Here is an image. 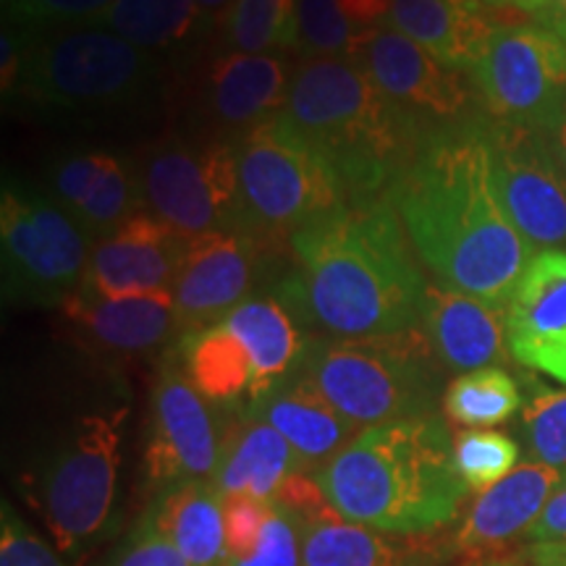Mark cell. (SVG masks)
Here are the masks:
<instances>
[{"mask_svg":"<svg viewBox=\"0 0 566 566\" xmlns=\"http://www.w3.org/2000/svg\"><path fill=\"white\" fill-rule=\"evenodd\" d=\"M271 512V501L252 499V495H223V527L229 558H244L258 548Z\"/></svg>","mask_w":566,"mask_h":566,"instance_id":"cell-38","label":"cell"},{"mask_svg":"<svg viewBox=\"0 0 566 566\" xmlns=\"http://www.w3.org/2000/svg\"><path fill=\"white\" fill-rule=\"evenodd\" d=\"M11 3V0H3V9H6V6H9Z\"/></svg>","mask_w":566,"mask_h":566,"instance_id":"cell-53","label":"cell"},{"mask_svg":"<svg viewBox=\"0 0 566 566\" xmlns=\"http://www.w3.org/2000/svg\"><path fill=\"white\" fill-rule=\"evenodd\" d=\"M116 0H11L6 17L27 30H48V27L87 24L97 19Z\"/></svg>","mask_w":566,"mask_h":566,"instance_id":"cell-37","label":"cell"},{"mask_svg":"<svg viewBox=\"0 0 566 566\" xmlns=\"http://www.w3.org/2000/svg\"><path fill=\"white\" fill-rule=\"evenodd\" d=\"M475 566H520V564H509V562H485V564H475Z\"/></svg>","mask_w":566,"mask_h":566,"instance_id":"cell-51","label":"cell"},{"mask_svg":"<svg viewBox=\"0 0 566 566\" xmlns=\"http://www.w3.org/2000/svg\"><path fill=\"white\" fill-rule=\"evenodd\" d=\"M527 541L533 546H551L566 543V483L551 495L548 506L537 516V522L527 530Z\"/></svg>","mask_w":566,"mask_h":566,"instance_id":"cell-42","label":"cell"},{"mask_svg":"<svg viewBox=\"0 0 566 566\" xmlns=\"http://www.w3.org/2000/svg\"><path fill=\"white\" fill-rule=\"evenodd\" d=\"M142 205V189L132 181L129 168L124 166L116 155H111L108 166L101 179H97L92 192L87 195L80 208L71 212L76 223L84 231L97 233V237H108L118 226L137 216Z\"/></svg>","mask_w":566,"mask_h":566,"instance_id":"cell-33","label":"cell"},{"mask_svg":"<svg viewBox=\"0 0 566 566\" xmlns=\"http://www.w3.org/2000/svg\"><path fill=\"white\" fill-rule=\"evenodd\" d=\"M520 405V386L501 367H480L459 375L443 394L446 417L467 428H491L506 422Z\"/></svg>","mask_w":566,"mask_h":566,"instance_id":"cell-31","label":"cell"},{"mask_svg":"<svg viewBox=\"0 0 566 566\" xmlns=\"http://www.w3.org/2000/svg\"><path fill=\"white\" fill-rule=\"evenodd\" d=\"M506 346L520 365L566 384V252L535 254L504 307Z\"/></svg>","mask_w":566,"mask_h":566,"instance_id":"cell-17","label":"cell"},{"mask_svg":"<svg viewBox=\"0 0 566 566\" xmlns=\"http://www.w3.org/2000/svg\"><path fill=\"white\" fill-rule=\"evenodd\" d=\"M179 359L210 405L239 407L252 396V359L226 323L181 336Z\"/></svg>","mask_w":566,"mask_h":566,"instance_id":"cell-28","label":"cell"},{"mask_svg":"<svg viewBox=\"0 0 566 566\" xmlns=\"http://www.w3.org/2000/svg\"><path fill=\"white\" fill-rule=\"evenodd\" d=\"M294 472H307L279 430L242 412L221 433V454L212 485L223 495H252L273 501Z\"/></svg>","mask_w":566,"mask_h":566,"instance_id":"cell-23","label":"cell"},{"mask_svg":"<svg viewBox=\"0 0 566 566\" xmlns=\"http://www.w3.org/2000/svg\"><path fill=\"white\" fill-rule=\"evenodd\" d=\"M541 19L543 27H548V30H554L566 40V0H554V3L541 13Z\"/></svg>","mask_w":566,"mask_h":566,"instance_id":"cell-45","label":"cell"},{"mask_svg":"<svg viewBox=\"0 0 566 566\" xmlns=\"http://www.w3.org/2000/svg\"><path fill=\"white\" fill-rule=\"evenodd\" d=\"M158 527L192 566H226L223 493L212 483H189L158 495L150 506Z\"/></svg>","mask_w":566,"mask_h":566,"instance_id":"cell-27","label":"cell"},{"mask_svg":"<svg viewBox=\"0 0 566 566\" xmlns=\"http://www.w3.org/2000/svg\"><path fill=\"white\" fill-rule=\"evenodd\" d=\"M139 189L153 216L189 242L218 231H242L237 147L163 142L147 155Z\"/></svg>","mask_w":566,"mask_h":566,"instance_id":"cell-10","label":"cell"},{"mask_svg":"<svg viewBox=\"0 0 566 566\" xmlns=\"http://www.w3.org/2000/svg\"><path fill=\"white\" fill-rule=\"evenodd\" d=\"M493 187L509 221L533 247L566 244V171L546 134L506 122H478Z\"/></svg>","mask_w":566,"mask_h":566,"instance_id":"cell-12","label":"cell"},{"mask_svg":"<svg viewBox=\"0 0 566 566\" xmlns=\"http://www.w3.org/2000/svg\"><path fill=\"white\" fill-rule=\"evenodd\" d=\"M504 3V9H520V11H527V13H543L548 9L554 0H501Z\"/></svg>","mask_w":566,"mask_h":566,"instance_id":"cell-48","label":"cell"},{"mask_svg":"<svg viewBox=\"0 0 566 566\" xmlns=\"http://www.w3.org/2000/svg\"><path fill=\"white\" fill-rule=\"evenodd\" d=\"M525 433L537 462L566 472V391L535 388L525 407Z\"/></svg>","mask_w":566,"mask_h":566,"instance_id":"cell-35","label":"cell"},{"mask_svg":"<svg viewBox=\"0 0 566 566\" xmlns=\"http://www.w3.org/2000/svg\"><path fill=\"white\" fill-rule=\"evenodd\" d=\"M281 113L328 155L346 202L388 197L428 132L349 59L300 63Z\"/></svg>","mask_w":566,"mask_h":566,"instance_id":"cell-4","label":"cell"},{"mask_svg":"<svg viewBox=\"0 0 566 566\" xmlns=\"http://www.w3.org/2000/svg\"><path fill=\"white\" fill-rule=\"evenodd\" d=\"M289 84L292 74L279 55H221L210 71L212 113L223 124L254 126L283 111Z\"/></svg>","mask_w":566,"mask_h":566,"instance_id":"cell-25","label":"cell"},{"mask_svg":"<svg viewBox=\"0 0 566 566\" xmlns=\"http://www.w3.org/2000/svg\"><path fill=\"white\" fill-rule=\"evenodd\" d=\"M438 363L451 370H480L506 357L504 310L446 283H428L420 317Z\"/></svg>","mask_w":566,"mask_h":566,"instance_id":"cell-21","label":"cell"},{"mask_svg":"<svg viewBox=\"0 0 566 566\" xmlns=\"http://www.w3.org/2000/svg\"><path fill=\"white\" fill-rule=\"evenodd\" d=\"M265 244L242 231H218L189 242L174 283L176 325L181 336L221 323L250 300Z\"/></svg>","mask_w":566,"mask_h":566,"instance_id":"cell-14","label":"cell"},{"mask_svg":"<svg viewBox=\"0 0 566 566\" xmlns=\"http://www.w3.org/2000/svg\"><path fill=\"white\" fill-rule=\"evenodd\" d=\"M195 3L205 17V21H212V24H223L226 13L231 11L233 0H195Z\"/></svg>","mask_w":566,"mask_h":566,"instance_id":"cell-47","label":"cell"},{"mask_svg":"<svg viewBox=\"0 0 566 566\" xmlns=\"http://www.w3.org/2000/svg\"><path fill=\"white\" fill-rule=\"evenodd\" d=\"M533 566H566V562H558V558H541V556H533Z\"/></svg>","mask_w":566,"mask_h":566,"instance_id":"cell-50","label":"cell"},{"mask_svg":"<svg viewBox=\"0 0 566 566\" xmlns=\"http://www.w3.org/2000/svg\"><path fill=\"white\" fill-rule=\"evenodd\" d=\"M108 160V153H80L55 163L51 168L53 202L71 216V212L87 200V195L103 176Z\"/></svg>","mask_w":566,"mask_h":566,"instance_id":"cell-39","label":"cell"},{"mask_svg":"<svg viewBox=\"0 0 566 566\" xmlns=\"http://www.w3.org/2000/svg\"><path fill=\"white\" fill-rule=\"evenodd\" d=\"M300 48L296 51L313 59H349L359 30L342 11L338 0H300Z\"/></svg>","mask_w":566,"mask_h":566,"instance_id":"cell-34","label":"cell"},{"mask_svg":"<svg viewBox=\"0 0 566 566\" xmlns=\"http://www.w3.org/2000/svg\"><path fill=\"white\" fill-rule=\"evenodd\" d=\"M300 0H233L223 19L233 53L268 55L300 48Z\"/></svg>","mask_w":566,"mask_h":566,"instance_id":"cell-30","label":"cell"},{"mask_svg":"<svg viewBox=\"0 0 566 566\" xmlns=\"http://www.w3.org/2000/svg\"><path fill=\"white\" fill-rule=\"evenodd\" d=\"M296 530L302 566H433L436 562L422 541L378 533L344 516L315 520Z\"/></svg>","mask_w":566,"mask_h":566,"instance_id":"cell-26","label":"cell"},{"mask_svg":"<svg viewBox=\"0 0 566 566\" xmlns=\"http://www.w3.org/2000/svg\"><path fill=\"white\" fill-rule=\"evenodd\" d=\"M294 271L275 300L317 338H370L417 328L424 283L388 197L346 202L289 239Z\"/></svg>","mask_w":566,"mask_h":566,"instance_id":"cell-2","label":"cell"},{"mask_svg":"<svg viewBox=\"0 0 566 566\" xmlns=\"http://www.w3.org/2000/svg\"><path fill=\"white\" fill-rule=\"evenodd\" d=\"M221 323L237 334L252 359L250 405L294 375L307 349L300 323L273 294L250 296Z\"/></svg>","mask_w":566,"mask_h":566,"instance_id":"cell-24","label":"cell"},{"mask_svg":"<svg viewBox=\"0 0 566 566\" xmlns=\"http://www.w3.org/2000/svg\"><path fill=\"white\" fill-rule=\"evenodd\" d=\"M485 6H491V9H504V3L501 0H483Z\"/></svg>","mask_w":566,"mask_h":566,"instance_id":"cell-52","label":"cell"},{"mask_svg":"<svg viewBox=\"0 0 566 566\" xmlns=\"http://www.w3.org/2000/svg\"><path fill=\"white\" fill-rule=\"evenodd\" d=\"M27 40L21 38L17 30L6 27L3 38H0V76H3V92H17L19 76H21V61H24Z\"/></svg>","mask_w":566,"mask_h":566,"instance_id":"cell-43","label":"cell"},{"mask_svg":"<svg viewBox=\"0 0 566 566\" xmlns=\"http://www.w3.org/2000/svg\"><path fill=\"white\" fill-rule=\"evenodd\" d=\"M61 310L84 344L116 357L153 352L166 344L174 331L179 334L174 292L129 296L76 292L61 304Z\"/></svg>","mask_w":566,"mask_h":566,"instance_id":"cell-19","label":"cell"},{"mask_svg":"<svg viewBox=\"0 0 566 566\" xmlns=\"http://www.w3.org/2000/svg\"><path fill=\"white\" fill-rule=\"evenodd\" d=\"M244 412L279 430L307 472H321L365 430L338 412L300 367Z\"/></svg>","mask_w":566,"mask_h":566,"instance_id":"cell-20","label":"cell"},{"mask_svg":"<svg viewBox=\"0 0 566 566\" xmlns=\"http://www.w3.org/2000/svg\"><path fill=\"white\" fill-rule=\"evenodd\" d=\"M520 462V446L501 430L467 428L454 436V464L470 491L483 493L514 472Z\"/></svg>","mask_w":566,"mask_h":566,"instance_id":"cell-32","label":"cell"},{"mask_svg":"<svg viewBox=\"0 0 566 566\" xmlns=\"http://www.w3.org/2000/svg\"><path fill=\"white\" fill-rule=\"evenodd\" d=\"M0 566H66L42 537L32 533L13 509L3 506L0 525Z\"/></svg>","mask_w":566,"mask_h":566,"instance_id":"cell-41","label":"cell"},{"mask_svg":"<svg viewBox=\"0 0 566 566\" xmlns=\"http://www.w3.org/2000/svg\"><path fill=\"white\" fill-rule=\"evenodd\" d=\"M101 566H192L181 556V551L168 541L155 522L150 509L129 530V535L111 551Z\"/></svg>","mask_w":566,"mask_h":566,"instance_id":"cell-36","label":"cell"},{"mask_svg":"<svg viewBox=\"0 0 566 566\" xmlns=\"http://www.w3.org/2000/svg\"><path fill=\"white\" fill-rule=\"evenodd\" d=\"M566 483V472L543 462H525L472 501L457 533V551L470 562H495L514 537L527 535L551 495Z\"/></svg>","mask_w":566,"mask_h":566,"instance_id":"cell-18","label":"cell"},{"mask_svg":"<svg viewBox=\"0 0 566 566\" xmlns=\"http://www.w3.org/2000/svg\"><path fill=\"white\" fill-rule=\"evenodd\" d=\"M338 6L359 32L384 27L391 13V0H338Z\"/></svg>","mask_w":566,"mask_h":566,"instance_id":"cell-44","label":"cell"},{"mask_svg":"<svg viewBox=\"0 0 566 566\" xmlns=\"http://www.w3.org/2000/svg\"><path fill=\"white\" fill-rule=\"evenodd\" d=\"M6 300L55 307L80 292L87 273V233L45 197L6 187L0 200Z\"/></svg>","mask_w":566,"mask_h":566,"instance_id":"cell-9","label":"cell"},{"mask_svg":"<svg viewBox=\"0 0 566 566\" xmlns=\"http://www.w3.org/2000/svg\"><path fill=\"white\" fill-rule=\"evenodd\" d=\"M388 200L441 283L506 307L535 254L495 195L478 122L424 132Z\"/></svg>","mask_w":566,"mask_h":566,"instance_id":"cell-1","label":"cell"},{"mask_svg":"<svg viewBox=\"0 0 566 566\" xmlns=\"http://www.w3.org/2000/svg\"><path fill=\"white\" fill-rule=\"evenodd\" d=\"M226 566H302V546L296 522L273 506L258 548L244 558H229Z\"/></svg>","mask_w":566,"mask_h":566,"instance_id":"cell-40","label":"cell"},{"mask_svg":"<svg viewBox=\"0 0 566 566\" xmlns=\"http://www.w3.org/2000/svg\"><path fill=\"white\" fill-rule=\"evenodd\" d=\"M438 357L422 328L370 338H307L300 370L352 422L433 417Z\"/></svg>","mask_w":566,"mask_h":566,"instance_id":"cell-5","label":"cell"},{"mask_svg":"<svg viewBox=\"0 0 566 566\" xmlns=\"http://www.w3.org/2000/svg\"><path fill=\"white\" fill-rule=\"evenodd\" d=\"M187 250L189 239L179 231L150 212H137L95 244L80 292L97 296L168 292Z\"/></svg>","mask_w":566,"mask_h":566,"instance_id":"cell-16","label":"cell"},{"mask_svg":"<svg viewBox=\"0 0 566 566\" xmlns=\"http://www.w3.org/2000/svg\"><path fill=\"white\" fill-rule=\"evenodd\" d=\"M242 233L271 244L346 205L334 163L283 113L254 124L237 145Z\"/></svg>","mask_w":566,"mask_h":566,"instance_id":"cell-6","label":"cell"},{"mask_svg":"<svg viewBox=\"0 0 566 566\" xmlns=\"http://www.w3.org/2000/svg\"><path fill=\"white\" fill-rule=\"evenodd\" d=\"M472 76L491 118L546 134L566 108V40L548 27H499Z\"/></svg>","mask_w":566,"mask_h":566,"instance_id":"cell-11","label":"cell"},{"mask_svg":"<svg viewBox=\"0 0 566 566\" xmlns=\"http://www.w3.org/2000/svg\"><path fill=\"white\" fill-rule=\"evenodd\" d=\"M388 27L451 71L475 69L499 30L483 0H391Z\"/></svg>","mask_w":566,"mask_h":566,"instance_id":"cell-22","label":"cell"},{"mask_svg":"<svg viewBox=\"0 0 566 566\" xmlns=\"http://www.w3.org/2000/svg\"><path fill=\"white\" fill-rule=\"evenodd\" d=\"M221 454V428L210 401L197 391L181 359L166 357L153 388L145 470L160 495L189 483H212Z\"/></svg>","mask_w":566,"mask_h":566,"instance_id":"cell-13","label":"cell"},{"mask_svg":"<svg viewBox=\"0 0 566 566\" xmlns=\"http://www.w3.org/2000/svg\"><path fill=\"white\" fill-rule=\"evenodd\" d=\"M87 24L105 27L142 51H155L192 38L205 17L195 0H116Z\"/></svg>","mask_w":566,"mask_h":566,"instance_id":"cell-29","label":"cell"},{"mask_svg":"<svg viewBox=\"0 0 566 566\" xmlns=\"http://www.w3.org/2000/svg\"><path fill=\"white\" fill-rule=\"evenodd\" d=\"M349 61L357 63L394 103L420 116L449 122L470 103V92L451 69L438 63L417 42L394 27H375L359 32Z\"/></svg>","mask_w":566,"mask_h":566,"instance_id":"cell-15","label":"cell"},{"mask_svg":"<svg viewBox=\"0 0 566 566\" xmlns=\"http://www.w3.org/2000/svg\"><path fill=\"white\" fill-rule=\"evenodd\" d=\"M27 40L17 92L61 111L116 108L137 101L153 76L150 53L97 24L34 30Z\"/></svg>","mask_w":566,"mask_h":566,"instance_id":"cell-7","label":"cell"},{"mask_svg":"<svg viewBox=\"0 0 566 566\" xmlns=\"http://www.w3.org/2000/svg\"><path fill=\"white\" fill-rule=\"evenodd\" d=\"M315 478L344 520L405 537L449 525L470 491L457 472L454 438L438 417L365 428Z\"/></svg>","mask_w":566,"mask_h":566,"instance_id":"cell-3","label":"cell"},{"mask_svg":"<svg viewBox=\"0 0 566 566\" xmlns=\"http://www.w3.org/2000/svg\"><path fill=\"white\" fill-rule=\"evenodd\" d=\"M533 556L558 558V562H566V543H551V546H533Z\"/></svg>","mask_w":566,"mask_h":566,"instance_id":"cell-49","label":"cell"},{"mask_svg":"<svg viewBox=\"0 0 566 566\" xmlns=\"http://www.w3.org/2000/svg\"><path fill=\"white\" fill-rule=\"evenodd\" d=\"M546 139H548L551 150H554L558 163H562L564 171H566V108L562 113V118L556 122L554 129L546 132Z\"/></svg>","mask_w":566,"mask_h":566,"instance_id":"cell-46","label":"cell"},{"mask_svg":"<svg viewBox=\"0 0 566 566\" xmlns=\"http://www.w3.org/2000/svg\"><path fill=\"white\" fill-rule=\"evenodd\" d=\"M126 417L129 407L82 417L42 478V516L61 554H80L108 525Z\"/></svg>","mask_w":566,"mask_h":566,"instance_id":"cell-8","label":"cell"}]
</instances>
